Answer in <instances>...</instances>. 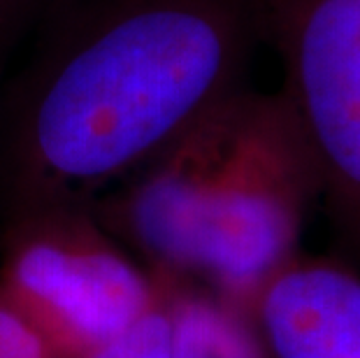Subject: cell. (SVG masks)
Returning <instances> with one entry per match:
<instances>
[{"instance_id":"cell-6","label":"cell","mask_w":360,"mask_h":358,"mask_svg":"<svg viewBox=\"0 0 360 358\" xmlns=\"http://www.w3.org/2000/svg\"><path fill=\"white\" fill-rule=\"evenodd\" d=\"M174 358H272L251 312L191 281L170 279Z\"/></svg>"},{"instance_id":"cell-4","label":"cell","mask_w":360,"mask_h":358,"mask_svg":"<svg viewBox=\"0 0 360 358\" xmlns=\"http://www.w3.org/2000/svg\"><path fill=\"white\" fill-rule=\"evenodd\" d=\"M281 96L321 177V200L360 261V0H265Z\"/></svg>"},{"instance_id":"cell-2","label":"cell","mask_w":360,"mask_h":358,"mask_svg":"<svg viewBox=\"0 0 360 358\" xmlns=\"http://www.w3.org/2000/svg\"><path fill=\"white\" fill-rule=\"evenodd\" d=\"M321 177L286 98L237 89L91 205L167 279L242 309L300 256Z\"/></svg>"},{"instance_id":"cell-1","label":"cell","mask_w":360,"mask_h":358,"mask_svg":"<svg viewBox=\"0 0 360 358\" xmlns=\"http://www.w3.org/2000/svg\"><path fill=\"white\" fill-rule=\"evenodd\" d=\"M265 0H75L7 112L10 210L94 205L244 87Z\"/></svg>"},{"instance_id":"cell-8","label":"cell","mask_w":360,"mask_h":358,"mask_svg":"<svg viewBox=\"0 0 360 358\" xmlns=\"http://www.w3.org/2000/svg\"><path fill=\"white\" fill-rule=\"evenodd\" d=\"M0 358H53L42 338L0 295Z\"/></svg>"},{"instance_id":"cell-5","label":"cell","mask_w":360,"mask_h":358,"mask_svg":"<svg viewBox=\"0 0 360 358\" xmlns=\"http://www.w3.org/2000/svg\"><path fill=\"white\" fill-rule=\"evenodd\" d=\"M272 358H360V270L300 254L251 305Z\"/></svg>"},{"instance_id":"cell-3","label":"cell","mask_w":360,"mask_h":358,"mask_svg":"<svg viewBox=\"0 0 360 358\" xmlns=\"http://www.w3.org/2000/svg\"><path fill=\"white\" fill-rule=\"evenodd\" d=\"M167 279L107 231L91 205L10 210L0 245V295L53 358H84L163 298Z\"/></svg>"},{"instance_id":"cell-7","label":"cell","mask_w":360,"mask_h":358,"mask_svg":"<svg viewBox=\"0 0 360 358\" xmlns=\"http://www.w3.org/2000/svg\"><path fill=\"white\" fill-rule=\"evenodd\" d=\"M167 279V277H165ZM84 358H174L172 314H170V279L165 293L140 321H135L119 338Z\"/></svg>"},{"instance_id":"cell-9","label":"cell","mask_w":360,"mask_h":358,"mask_svg":"<svg viewBox=\"0 0 360 358\" xmlns=\"http://www.w3.org/2000/svg\"><path fill=\"white\" fill-rule=\"evenodd\" d=\"M35 3L37 0H0V37L17 24V19L24 17Z\"/></svg>"}]
</instances>
